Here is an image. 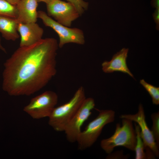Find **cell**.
I'll return each instance as SVG.
<instances>
[{
  "instance_id": "cell-17",
  "label": "cell",
  "mask_w": 159,
  "mask_h": 159,
  "mask_svg": "<svg viewBox=\"0 0 159 159\" xmlns=\"http://www.w3.org/2000/svg\"><path fill=\"white\" fill-rule=\"evenodd\" d=\"M153 122L151 131L155 141L159 147V112H154L151 115Z\"/></svg>"
},
{
  "instance_id": "cell-10",
  "label": "cell",
  "mask_w": 159,
  "mask_h": 159,
  "mask_svg": "<svg viewBox=\"0 0 159 159\" xmlns=\"http://www.w3.org/2000/svg\"><path fill=\"white\" fill-rule=\"evenodd\" d=\"M17 30L21 37L19 47L35 44L42 39L44 33L43 28L36 22L19 23Z\"/></svg>"
},
{
  "instance_id": "cell-21",
  "label": "cell",
  "mask_w": 159,
  "mask_h": 159,
  "mask_svg": "<svg viewBox=\"0 0 159 159\" xmlns=\"http://www.w3.org/2000/svg\"><path fill=\"white\" fill-rule=\"evenodd\" d=\"M11 4L16 6L21 0H4Z\"/></svg>"
},
{
  "instance_id": "cell-23",
  "label": "cell",
  "mask_w": 159,
  "mask_h": 159,
  "mask_svg": "<svg viewBox=\"0 0 159 159\" xmlns=\"http://www.w3.org/2000/svg\"><path fill=\"white\" fill-rule=\"evenodd\" d=\"M0 49L3 51L4 52L6 53V51L5 49L2 46L1 43V39L0 38Z\"/></svg>"
},
{
  "instance_id": "cell-14",
  "label": "cell",
  "mask_w": 159,
  "mask_h": 159,
  "mask_svg": "<svg viewBox=\"0 0 159 159\" xmlns=\"http://www.w3.org/2000/svg\"><path fill=\"white\" fill-rule=\"evenodd\" d=\"M135 126L136 139L135 150V159H147L145 149L140 135V128L136 123H135Z\"/></svg>"
},
{
  "instance_id": "cell-13",
  "label": "cell",
  "mask_w": 159,
  "mask_h": 159,
  "mask_svg": "<svg viewBox=\"0 0 159 159\" xmlns=\"http://www.w3.org/2000/svg\"><path fill=\"white\" fill-rule=\"evenodd\" d=\"M18 24L16 19L0 15V32L3 37L7 40L13 41L19 39Z\"/></svg>"
},
{
  "instance_id": "cell-8",
  "label": "cell",
  "mask_w": 159,
  "mask_h": 159,
  "mask_svg": "<svg viewBox=\"0 0 159 159\" xmlns=\"http://www.w3.org/2000/svg\"><path fill=\"white\" fill-rule=\"evenodd\" d=\"M47 14L59 23L70 27L73 21L80 16L74 5L61 0H54L46 4Z\"/></svg>"
},
{
  "instance_id": "cell-1",
  "label": "cell",
  "mask_w": 159,
  "mask_h": 159,
  "mask_svg": "<svg viewBox=\"0 0 159 159\" xmlns=\"http://www.w3.org/2000/svg\"><path fill=\"white\" fill-rule=\"evenodd\" d=\"M58 47L53 38L19 47L4 64L3 90L11 96H29L44 87L57 73Z\"/></svg>"
},
{
  "instance_id": "cell-4",
  "label": "cell",
  "mask_w": 159,
  "mask_h": 159,
  "mask_svg": "<svg viewBox=\"0 0 159 159\" xmlns=\"http://www.w3.org/2000/svg\"><path fill=\"white\" fill-rule=\"evenodd\" d=\"M99 112L97 116L79 134L76 141L79 150H84L91 147L97 140L104 126L114 121L115 112L114 111L103 110Z\"/></svg>"
},
{
  "instance_id": "cell-6",
  "label": "cell",
  "mask_w": 159,
  "mask_h": 159,
  "mask_svg": "<svg viewBox=\"0 0 159 159\" xmlns=\"http://www.w3.org/2000/svg\"><path fill=\"white\" fill-rule=\"evenodd\" d=\"M58 100V97L55 92L47 91L32 98L23 110L34 119L49 117Z\"/></svg>"
},
{
  "instance_id": "cell-7",
  "label": "cell",
  "mask_w": 159,
  "mask_h": 159,
  "mask_svg": "<svg viewBox=\"0 0 159 159\" xmlns=\"http://www.w3.org/2000/svg\"><path fill=\"white\" fill-rule=\"evenodd\" d=\"M95 106L94 99L86 98L82 104L66 126L64 131L67 140L70 142L77 141L81 132V127L92 113Z\"/></svg>"
},
{
  "instance_id": "cell-2",
  "label": "cell",
  "mask_w": 159,
  "mask_h": 159,
  "mask_svg": "<svg viewBox=\"0 0 159 159\" xmlns=\"http://www.w3.org/2000/svg\"><path fill=\"white\" fill-rule=\"evenodd\" d=\"M86 98L84 89L80 87L68 102L54 108L49 117V125L57 131H64Z\"/></svg>"
},
{
  "instance_id": "cell-22",
  "label": "cell",
  "mask_w": 159,
  "mask_h": 159,
  "mask_svg": "<svg viewBox=\"0 0 159 159\" xmlns=\"http://www.w3.org/2000/svg\"><path fill=\"white\" fill-rule=\"evenodd\" d=\"M54 0H38L39 2H44L46 4H48Z\"/></svg>"
},
{
  "instance_id": "cell-5",
  "label": "cell",
  "mask_w": 159,
  "mask_h": 159,
  "mask_svg": "<svg viewBox=\"0 0 159 159\" xmlns=\"http://www.w3.org/2000/svg\"><path fill=\"white\" fill-rule=\"evenodd\" d=\"M38 17L42 20L46 26L52 28L57 34L59 38L58 46L60 48L69 43L84 44V35L81 29L64 26L53 19L42 11H38Z\"/></svg>"
},
{
  "instance_id": "cell-3",
  "label": "cell",
  "mask_w": 159,
  "mask_h": 159,
  "mask_svg": "<svg viewBox=\"0 0 159 159\" xmlns=\"http://www.w3.org/2000/svg\"><path fill=\"white\" fill-rule=\"evenodd\" d=\"M136 134L132 121L122 118V125L116 124L113 134L110 137L102 140L100 142L102 148L107 153H111L115 147H124L135 151L136 143Z\"/></svg>"
},
{
  "instance_id": "cell-19",
  "label": "cell",
  "mask_w": 159,
  "mask_h": 159,
  "mask_svg": "<svg viewBox=\"0 0 159 159\" xmlns=\"http://www.w3.org/2000/svg\"><path fill=\"white\" fill-rule=\"evenodd\" d=\"M153 16L155 22L156 24V29H159V8L156 9L154 13L153 14Z\"/></svg>"
},
{
  "instance_id": "cell-20",
  "label": "cell",
  "mask_w": 159,
  "mask_h": 159,
  "mask_svg": "<svg viewBox=\"0 0 159 159\" xmlns=\"http://www.w3.org/2000/svg\"><path fill=\"white\" fill-rule=\"evenodd\" d=\"M151 4L153 7L159 8V0H151Z\"/></svg>"
},
{
  "instance_id": "cell-9",
  "label": "cell",
  "mask_w": 159,
  "mask_h": 159,
  "mask_svg": "<svg viewBox=\"0 0 159 159\" xmlns=\"http://www.w3.org/2000/svg\"><path fill=\"white\" fill-rule=\"evenodd\" d=\"M120 118H126L135 122L139 125L140 133L145 149L148 147L154 153L156 157H159V147L158 146L151 130L147 124L143 107L141 104L138 106V111L134 114H124Z\"/></svg>"
},
{
  "instance_id": "cell-12",
  "label": "cell",
  "mask_w": 159,
  "mask_h": 159,
  "mask_svg": "<svg viewBox=\"0 0 159 159\" xmlns=\"http://www.w3.org/2000/svg\"><path fill=\"white\" fill-rule=\"evenodd\" d=\"M38 0H21L16 6L17 13L16 19L19 23L36 22L38 17Z\"/></svg>"
},
{
  "instance_id": "cell-18",
  "label": "cell",
  "mask_w": 159,
  "mask_h": 159,
  "mask_svg": "<svg viewBox=\"0 0 159 159\" xmlns=\"http://www.w3.org/2000/svg\"><path fill=\"white\" fill-rule=\"evenodd\" d=\"M66 0L74 5L80 16H81L88 8V3L85 0Z\"/></svg>"
},
{
  "instance_id": "cell-15",
  "label": "cell",
  "mask_w": 159,
  "mask_h": 159,
  "mask_svg": "<svg viewBox=\"0 0 159 159\" xmlns=\"http://www.w3.org/2000/svg\"><path fill=\"white\" fill-rule=\"evenodd\" d=\"M0 15L16 19L17 13L16 6L4 0H0Z\"/></svg>"
},
{
  "instance_id": "cell-16",
  "label": "cell",
  "mask_w": 159,
  "mask_h": 159,
  "mask_svg": "<svg viewBox=\"0 0 159 159\" xmlns=\"http://www.w3.org/2000/svg\"><path fill=\"white\" fill-rule=\"evenodd\" d=\"M140 83L145 89L152 97L153 104H159V87L149 84L143 80H141Z\"/></svg>"
},
{
  "instance_id": "cell-11",
  "label": "cell",
  "mask_w": 159,
  "mask_h": 159,
  "mask_svg": "<svg viewBox=\"0 0 159 159\" xmlns=\"http://www.w3.org/2000/svg\"><path fill=\"white\" fill-rule=\"evenodd\" d=\"M128 50V48H123L114 55L111 60L104 61L102 64L103 71L106 73H112L115 71L121 72L127 74L134 78L126 63Z\"/></svg>"
}]
</instances>
